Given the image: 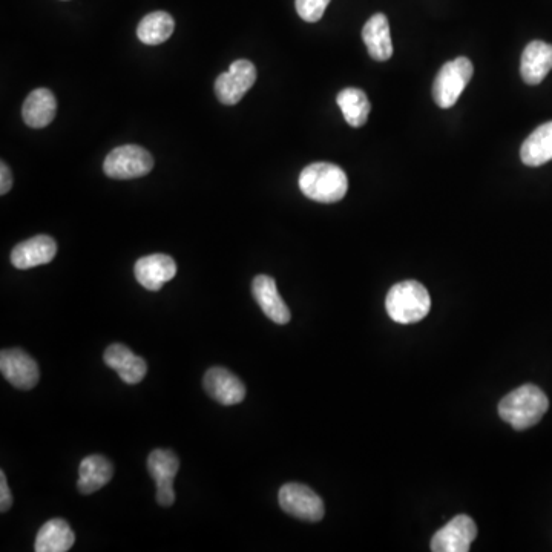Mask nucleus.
I'll use <instances>...</instances> for the list:
<instances>
[{
  "label": "nucleus",
  "mask_w": 552,
  "mask_h": 552,
  "mask_svg": "<svg viewBox=\"0 0 552 552\" xmlns=\"http://www.w3.org/2000/svg\"><path fill=\"white\" fill-rule=\"evenodd\" d=\"M204 390L221 405H237L246 398V387L234 373L223 367H214L204 375Z\"/></svg>",
  "instance_id": "11"
},
{
  "label": "nucleus",
  "mask_w": 552,
  "mask_h": 552,
  "mask_svg": "<svg viewBox=\"0 0 552 552\" xmlns=\"http://www.w3.org/2000/svg\"><path fill=\"white\" fill-rule=\"evenodd\" d=\"M284 513L306 522H319L326 513L321 497L303 483H286L280 490Z\"/></svg>",
  "instance_id": "6"
},
{
  "label": "nucleus",
  "mask_w": 552,
  "mask_h": 552,
  "mask_svg": "<svg viewBox=\"0 0 552 552\" xmlns=\"http://www.w3.org/2000/svg\"><path fill=\"white\" fill-rule=\"evenodd\" d=\"M56 255V241L48 235H37L14 247L11 252V263L16 269H33V267L51 263Z\"/></svg>",
  "instance_id": "13"
},
{
  "label": "nucleus",
  "mask_w": 552,
  "mask_h": 552,
  "mask_svg": "<svg viewBox=\"0 0 552 552\" xmlns=\"http://www.w3.org/2000/svg\"><path fill=\"white\" fill-rule=\"evenodd\" d=\"M57 112V100L50 89H34L23 103V122L30 128H45L53 122Z\"/></svg>",
  "instance_id": "18"
},
{
  "label": "nucleus",
  "mask_w": 552,
  "mask_h": 552,
  "mask_svg": "<svg viewBox=\"0 0 552 552\" xmlns=\"http://www.w3.org/2000/svg\"><path fill=\"white\" fill-rule=\"evenodd\" d=\"M552 69V45L534 40L526 46L520 60V74L526 85H539Z\"/></svg>",
  "instance_id": "16"
},
{
  "label": "nucleus",
  "mask_w": 552,
  "mask_h": 552,
  "mask_svg": "<svg viewBox=\"0 0 552 552\" xmlns=\"http://www.w3.org/2000/svg\"><path fill=\"white\" fill-rule=\"evenodd\" d=\"M385 309L393 321L414 324L422 321L430 312V293L418 281H402L387 293Z\"/></svg>",
  "instance_id": "3"
},
{
  "label": "nucleus",
  "mask_w": 552,
  "mask_h": 552,
  "mask_svg": "<svg viewBox=\"0 0 552 552\" xmlns=\"http://www.w3.org/2000/svg\"><path fill=\"white\" fill-rule=\"evenodd\" d=\"M336 102L341 108L345 122L349 123L350 126L361 128L367 123L372 105H370V100H368L367 94L362 89H342L336 97Z\"/></svg>",
  "instance_id": "22"
},
{
  "label": "nucleus",
  "mask_w": 552,
  "mask_h": 552,
  "mask_svg": "<svg viewBox=\"0 0 552 552\" xmlns=\"http://www.w3.org/2000/svg\"><path fill=\"white\" fill-rule=\"evenodd\" d=\"M106 365L119 373L120 379L126 384L135 385L145 379L148 365L145 359L138 358L123 344L109 345L103 355Z\"/></svg>",
  "instance_id": "15"
},
{
  "label": "nucleus",
  "mask_w": 552,
  "mask_h": 552,
  "mask_svg": "<svg viewBox=\"0 0 552 552\" xmlns=\"http://www.w3.org/2000/svg\"><path fill=\"white\" fill-rule=\"evenodd\" d=\"M252 293L257 299L258 306L270 321L284 326L292 319L289 307L281 298L275 280L269 275H258L252 283Z\"/></svg>",
  "instance_id": "14"
},
{
  "label": "nucleus",
  "mask_w": 552,
  "mask_h": 552,
  "mask_svg": "<svg viewBox=\"0 0 552 552\" xmlns=\"http://www.w3.org/2000/svg\"><path fill=\"white\" fill-rule=\"evenodd\" d=\"M548 408V396L537 385L526 384L500 401L499 414L511 427L522 431L539 424Z\"/></svg>",
  "instance_id": "1"
},
{
  "label": "nucleus",
  "mask_w": 552,
  "mask_h": 552,
  "mask_svg": "<svg viewBox=\"0 0 552 552\" xmlns=\"http://www.w3.org/2000/svg\"><path fill=\"white\" fill-rule=\"evenodd\" d=\"M473 74V63L467 57H457L445 63L434 80L433 97L436 105L442 109L456 105Z\"/></svg>",
  "instance_id": "4"
},
{
  "label": "nucleus",
  "mask_w": 552,
  "mask_h": 552,
  "mask_svg": "<svg viewBox=\"0 0 552 552\" xmlns=\"http://www.w3.org/2000/svg\"><path fill=\"white\" fill-rule=\"evenodd\" d=\"M149 473L157 483V502L171 506L175 502L174 479L180 470V460L169 450H154L149 454Z\"/></svg>",
  "instance_id": "10"
},
{
  "label": "nucleus",
  "mask_w": 552,
  "mask_h": 552,
  "mask_svg": "<svg viewBox=\"0 0 552 552\" xmlns=\"http://www.w3.org/2000/svg\"><path fill=\"white\" fill-rule=\"evenodd\" d=\"M135 278L146 290L158 292L161 287L177 275V264L174 258L165 253H154L140 258L134 267Z\"/></svg>",
  "instance_id": "12"
},
{
  "label": "nucleus",
  "mask_w": 552,
  "mask_h": 552,
  "mask_svg": "<svg viewBox=\"0 0 552 552\" xmlns=\"http://www.w3.org/2000/svg\"><path fill=\"white\" fill-rule=\"evenodd\" d=\"M154 169V158L142 146L126 145L112 149L103 163V171L115 180H131L148 175Z\"/></svg>",
  "instance_id": "5"
},
{
  "label": "nucleus",
  "mask_w": 552,
  "mask_h": 552,
  "mask_svg": "<svg viewBox=\"0 0 552 552\" xmlns=\"http://www.w3.org/2000/svg\"><path fill=\"white\" fill-rule=\"evenodd\" d=\"M112 474H114V467L111 462L99 454H92L85 457L80 464L77 488L85 496L96 493L112 479Z\"/></svg>",
  "instance_id": "19"
},
{
  "label": "nucleus",
  "mask_w": 552,
  "mask_h": 552,
  "mask_svg": "<svg viewBox=\"0 0 552 552\" xmlns=\"http://www.w3.org/2000/svg\"><path fill=\"white\" fill-rule=\"evenodd\" d=\"M520 158L533 168L552 160V122L543 123L526 138L520 148Z\"/></svg>",
  "instance_id": "21"
},
{
  "label": "nucleus",
  "mask_w": 552,
  "mask_h": 552,
  "mask_svg": "<svg viewBox=\"0 0 552 552\" xmlns=\"http://www.w3.org/2000/svg\"><path fill=\"white\" fill-rule=\"evenodd\" d=\"M476 537V522L470 516L460 514L434 534L431 540V551L468 552Z\"/></svg>",
  "instance_id": "8"
},
{
  "label": "nucleus",
  "mask_w": 552,
  "mask_h": 552,
  "mask_svg": "<svg viewBox=\"0 0 552 552\" xmlns=\"http://www.w3.org/2000/svg\"><path fill=\"white\" fill-rule=\"evenodd\" d=\"M330 0H296V11L299 17L309 23L318 22L326 13Z\"/></svg>",
  "instance_id": "24"
},
{
  "label": "nucleus",
  "mask_w": 552,
  "mask_h": 552,
  "mask_svg": "<svg viewBox=\"0 0 552 552\" xmlns=\"http://www.w3.org/2000/svg\"><path fill=\"white\" fill-rule=\"evenodd\" d=\"M299 189L318 203H338L349 191L347 175L333 163H312L299 175Z\"/></svg>",
  "instance_id": "2"
},
{
  "label": "nucleus",
  "mask_w": 552,
  "mask_h": 552,
  "mask_svg": "<svg viewBox=\"0 0 552 552\" xmlns=\"http://www.w3.org/2000/svg\"><path fill=\"white\" fill-rule=\"evenodd\" d=\"M175 22L171 14L155 11L138 23L137 36L146 45H160L174 33Z\"/></svg>",
  "instance_id": "23"
},
{
  "label": "nucleus",
  "mask_w": 552,
  "mask_h": 552,
  "mask_svg": "<svg viewBox=\"0 0 552 552\" xmlns=\"http://www.w3.org/2000/svg\"><path fill=\"white\" fill-rule=\"evenodd\" d=\"M11 186H13V174H11V169L8 168L7 163L2 161V165H0V194L7 195Z\"/></svg>",
  "instance_id": "26"
},
{
  "label": "nucleus",
  "mask_w": 552,
  "mask_h": 552,
  "mask_svg": "<svg viewBox=\"0 0 552 552\" xmlns=\"http://www.w3.org/2000/svg\"><path fill=\"white\" fill-rule=\"evenodd\" d=\"M0 370L4 378L19 390H31L39 382V365L22 349L4 350L0 353Z\"/></svg>",
  "instance_id": "9"
},
{
  "label": "nucleus",
  "mask_w": 552,
  "mask_h": 552,
  "mask_svg": "<svg viewBox=\"0 0 552 552\" xmlns=\"http://www.w3.org/2000/svg\"><path fill=\"white\" fill-rule=\"evenodd\" d=\"M362 40L367 46L368 54L376 62H385L393 56V43H391L390 23L387 16L376 13L370 17L362 28Z\"/></svg>",
  "instance_id": "17"
},
{
  "label": "nucleus",
  "mask_w": 552,
  "mask_h": 552,
  "mask_svg": "<svg viewBox=\"0 0 552 552\" xmlns=\"http://www.w3.org/2000/svg\"><path fill=\"white\" fill-rule=\"evenodd\" d=\"M13 505V494L8 487L7 476L4 471H0V511L7 513Z\"/></svg>",
  "instance_id": "25"
},
{
  "label": "nucleus",
  "mask_w": 552,
  "mask_h": 552,
  "mask_svg": "<svg viewBox=\"0 0 552 552\" xmlns=\"http://www.w3.org/2000/svg\"><path fill=\"white\" fill-rule=\"evenodd\" d=\"M257 82V69L249 60H237L215 82V94L223 105H237Z\"/></svg>",
  "instance_id": "7"
},
{
  "label": "nucleus",
  "mask_w": 552,
  "mask_h": 552,
  "mask_svg": "<svg viewBox=\"0 0 552 552\" xmlns=\"http://www.w3.org/2000/svg\"><path fill=\"white\" fill-rule=\"evenodd\" d=\"M74 542H76V534L68 522L63 519H53L39 529L34 551L66 552L73 548Z\"/></svg>",
  "instance_id": "20"
}]
</instances>
